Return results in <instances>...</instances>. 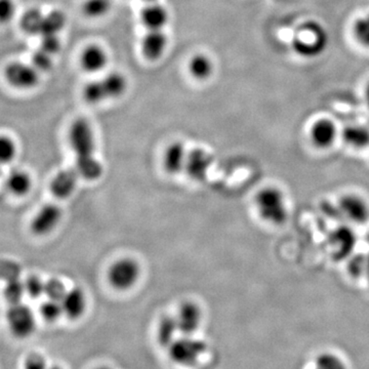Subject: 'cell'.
<instances>
[{
  "label": "cell",
  "mask_w": 369,
  "mask_h": 369,
  "mask_svg": "<svg viewBox=\"0 0 369 369\" xmlns=\"http://www.w3.org/2000/svg\"><path fill=\"white\" fill-rule=\"evenodd\" d=\"M69 142L76 156V169L79 176L88 181L101 178L103 167L95 158V133L88 120L78 118L69 129Z\"/></svg>",
  "instance_id": "6da1fadb"
},
{
  "label": "cell",
  "mask_w": 369,
  "mask_h": 369,
  "mask_svg": "<svg viewBox=\"0 0 369 369\" xmlns=\"http://www.w3.org/2000/svg\"><path fill=\"white\" fill-rule=\"evenodd\" d=\"M330 44L325 27L317 21L309 20L296 27L292 39V48L296 56L313 60L323 55Z\"/></svg>",
  "instance_id": "7a4b0ae2"
},
{
  "label": "cell",
  "mask_w": 369,
  "mask_h": 369,
  "mask_svg": "<svg viewBox=\"0 0 369 369\" xmlns=\"http://www.w3.org/2000/svg\"><path fill=\"white\" fill-rule=\"evenodd\" d=\"M258 215L269 224L282 226L287 222L288 209L285 195L277 187H266L256 196Z\"/></svg>",
  "instance_id": "3957f363"
},
{
  "label": "cell",
  "mask_w": 369,
  "mask_h": 369,
  "mask_svg": "<svg viewBox=\"0 0 369 369\" xmlns=\"http://www.w3.org/2000/svg\"><path fill=\"white\" fill-rule=\"evenodd\" d=\"M127 90V79L122 73L113 72L101 79L86 84L84 88V99L88 104H99L108 100L122 97Z\"/></svg>",
  "instance_id": "277c9868"
},
{
  "label": "cell",
  "mask_w": 369,
  "mask_h": 369,
  "mask_svg": "<svg viewBox=\"0 0 369 369\" xmlns=\"http://www.w3.org/2000/svg\"><path fill=\"white\" fill-rule=\"evenodd\" d=\"M6 323L10 332L19 339L30 337L36 326L33 312L22 302L10 304L6 312Z\"/></svg>",
  "instance_id": "5b68a950"
},
{
  "label": "cell",
  "mask_w": 369,
  "mask_h": 369,
  "mask_svg": "<svg viewBox=\"0 0 369 369\" xmlns=\"http://www.w3.org/2000/svg\"><path fill=\"white\" fill-rule=\"evenodd\" d=\"M169 356L173 361L184 366L196 363L201 355L207 350V345L199 339L186 336L176 339L169 347Z\"/></svg>",
  "instance_id": "8992f818"
},
{
  "label": "cell",
  "mask_w": 369,
  "mask_h": 369,
  "mask_svg": "<svg viewBox=\"0 0 369 369\" xmlns=\"http://www.w3.org/2000/svg\"><path fill=\"white\" fill-rule=\"evenodd\" d=\"M357 234L349 226L341 225L330 233L328 243L332 247V256L338 262L348 260L355 252Z\"/></svg>",
  "instance_id": "52a82bcc"
},
{
  "label": "cell",
  "mask_w": 369,
  "mask_h": 369,
  "mask_svg": "<svg viewBox=\"0 0 369 369\" xmlns=\"http://www.w3.org/2000/svg\"><path fill=\"white\" fill-rule=\"evenodd\" d=\"M108 276H109L110 283L116 290H129L139 280V265L131 258H122L112 265Z\"/></svg>",
  "instance_id": "ba28073f"
},
{
  "label": "cell",
  "mask_w": 369,
  "mask_h": 369,
  "mask_svg": "<svg viewBox=\"0 0 369 369\" xmlns=\"http://www.w3.org/2000/svg\"><path fill=\"white\" fill-rule=\"evenodd\" d=\"M339 215L354 225H364L369 220V205L366 199L357 194L343 195L338 205Z\"/></svg>",
  "instance_id": "9c48e42d"
},
{
  "label": "cell",
  "mask_w": 369,
  "mask_h": 369,
  "mask_svg": "<svg viewBox=\"0 0 369 369\" xmlns=\"http://www.w3.org/2000/svg\"><path fill=\"white\" fill-rule=\"evenodd\" d=\"M4 76L10 86L21 90H30L39 82V72L34 66L19 62L6 66Z\"/></svg>",
  "instance_id": "30bf717a"
},
{
  "label": "cell",
  "mask_w": 369,
  "mask_h": 369,
  "mask_svg": "<svg viewBox=\"0 0 369 369\" xmlns=\"http://www.w3.org/2000/svg\"><path fill=\"white\" fill-rule=\"evenodd\" d=\"M338 135V126L330 118H319L310 127V141L317 149H330L336 143Z\"/></svg>",
  "instance_id": "8fae6325"
},
{
  "label": "cell",
  "mask_w": 369,
  "mask_h": 369,
  "mask_svg": "<svg viewBox=\"0 0 369 369\" xmlns=\"http://www.w3.org/2000/svg\"><path fill=\"white\" fill-rule=\"evenodd\" d=\"M62 211L55 205H46L34 216L31 223L32 232L38 236H44L52 232L60 222Z\"/></svg>",
  "instance_id": "7c38bea8"
},
{
  "label": "cell",
  "mask_w": 369,
  "mask_h": 369,
  "mask_svg": "<svg viewBox=\"0 0 369 369\" xmlns=\"http://www.w3.org/2000/svg\"><path fill=\"white\" fill-rule=\"evenodd\" d=\"M176 318L179 332L184 336H190L200 326L202 314L200 308L194 303H184L180 308L179 313Z\"/></svg>",
  "instance_id": "4fadbf2b"
},
{
  "label": "cell",
  "mask_w": 369,
  "mask_h": 369,
  "mask_svg": "<svg viewBox=\"0 0 369 369\" xmlns=\"http://www.w3.org/2000/svg\"><path fill=\"white\" fill-rule=\"evenodd\" d=\"M211 162H213V158L207 151L202 149H194L187 156L184 169L191 179L200 181L207 176Z\"/></svg>",
  "instance_id": "5bb4252c"
},
{
  "label": "cell",
  "mask_w": 369,
  "mask_h": 369,
  "mask_svg": "<svg viewBox=\"0 0 369 369\" xmlns=\"http://www.w3.org/2000/svg\"><path fill=\"white\" fill-rule=\"evenodd\" d=\"M169 38L161 30H149L142 40V54L149 61H157L167 50Z\"/></svg>",
  "instance_id": "9a60e30c"
},
{
  "label": "cell",
  "mask_w": 369,
  "mask_h": 369,
  "mask_svg": "<svg viewBox=\"0 0 369 369\" xmlns=\"http://www.w3.org/2000/svg\"><path fill=\"white\" fill-rule=\"evenodd\" d=\"M78 177H79V173L77 169H69L60 171L50 184L53 194L57 198L60 199H66L71 196L77 184Z\"/></svg>",
  "instance_id": "2e32d148"
},
{
  "label": "cell",
  "mask_w": 369,
  "mask_h": 369,
  "mask_svg": "<svg viewBox=\"0 0 369 369\" xmlns=\"http://www.w3.org/2000/svg\"><path fill=\"white\" fill-rule=\"evenodd\" d=\"M108 64V55L103 48L91 44L84 48L80 56V65L84 71L90 73L102 71Z\"/></svg>",
  "instance_id": "e0dca14e"
},
{
  "label": "cell",
  "mask_w": 369,
  "mask_h": 369,
  "mask_svg": "<svg viewBox=\"0 0 369 369\" xmlns=\"http://www.w3.org/2000/svg\"><path fill=\"white\" fill-rule=\"evenodd\" d=\"M169 15L167 8L151 2L141 12V21L148 30H161L169 22Z\"/></svg>",
  "instance_id": "ac0fdd59"
},
{
  "label": "cell",
  "mask_w": 369,
  "mask_h": 369,
  "mask_svg": "<svg viewBox=\"0 0 369 369\" xmlns=\"http://www.w3.org/2000/svg\"><path fill=\"white\" fill-rule=\"evenodd\" d=\"M341 138L343 143L352 149L369 148V129L366 125H348L341 131Z\"/></svg>",
  "instance_id": "d6986e66"
},
{
  "label": "cell",
  "mask_w": 369,
  "mask_h": 369,
  "mask_svg": "<svg viewBox=\"0 0 369 369\" xmlns=\"http://www.w3.org/2000/svg\"><path fill=\"white\" fill-rule=\"evenodd\" d=\"M61 303L64 314L71 319H77L86 311V294L79 288L68 290Z\"/></svg>",
  "instance_id": "ffe728a7"
},
{
  "label": "cell",
  "mask_w": 369,
  "mask_h": 369,
  "mask_svg": "<svg viewBox=\"0 0 369 369\" xmlns=\"http://www.w3.org/2000/svg\"><path fill=\"white\" fill-rule=\"evenodd\" d=\"M187 156L188 154L183 144L180 142L171 144L165 151L164 160H163L165 171L173 175L183 171L186 165Z\"/></svg>",
  "instance_id": "44dd1931"
},
{
  "label": "cell",
  "mask_w": 369,
  "mask_h": 369,
  "mask_svg": "<svg viewBox=\"0 0 369 369\" xmlns=\"http://www.w3.org/2000/svg\"><path fill=\"white\" fill-rule=\"evenodd\" d=\"M6 188L16 196H24L30 191L32 181L30 176L24 171L16 169L8 175L6 179Z\"/></svg>",
  "instance_id": "7402d4cb"
},
{
  "label": "cell",
  "mask_w": 369,
  "mask_h": 369,
  "mask_svg": "<svg viewBox=\"0 0 369 369\" xmlns=\"http://www.w3.org/2000/svg\"><path fill=\"white\" fill-rule=\"evenodd\" d=\"M189 72L197 80H207L213 75V61L203 54L195 55L189 62Z\"/></svg>",
  "instance_id": "603a6c76"
},
{
  "label": "cell",
  "mask_w": 369,
  "mask_h": 369,
  "mask_svg": "<svg viewBox=\"0 0 369 369\" xmlns=\"http://www.w3.org/2000/svg\"><path fill=\"white\" fill-rule=\"evenodd\" d=\"M179 332L177 318L173 316H164L159 322L158 341L162 347L169 348L176 341V334Z\"/></svg>",
  "instance_id": "cb8c5ba5"
},
{
  "label": "cell",
  "mask_w": 369,
  "mask_h": 369,
  "mask_svg": "<svg viewBox=\"0 0 369 369\" xmlns=\"http://www.w3.org/2000/svg\"><path fill=\"white\" fill-rule=\"evenodd\" d=\"M44 15L37 8H31L23 15L21 28L30 35H40Z\"/></svg>",
  "instance_id": "d4e9b609"
},
{
  "label": "cell",
  "mask_w": 369,
  "mask_h": 369,
  "mask_svg": "<svg viewBox=\"0 0 369 369\" xmlns=\"http://www.w3.org/2000/svg\"><path fill=\"white\" fill-rule=\"evenodd\" d=\"M66 25V16L61 10H53L44 15L40 36L46 34H59Z\"/></svg>",
  "instance_id": "484cf974"
},
{
  "label": "cell",
  "mask_w": 369,
  "mask_h": 369,
  "mask_svg": "<svg viewBox=\"0 0 369 369\" xmlns=\"http://www.w3.org/2000/svg\"><path fill=\"white\" fill-rule=\"evenodd\" d=\"M352 33L358 44L369 48V12L354 21Z\"/></svg>",
  "instance_id": "4316f807"
},
{
  "label": "cell",
  "mask_w": 369,
  "mask_h": 369,
  "mask_svg": "<svg viewBox=\"0 0 369 369\" xmlns=\"http://www.w3.org/2000/svg\"><path fill=\"white\" fill-rule=\"evenodd\" d=\"M3 294L10 305L22 302L23 296L26 294L24 281H21L20 277L8 280Z\"/></svg>",
  "instance_id": "83f0119b"
},
{
  "label": "cell",
  "mask_w": 369,
  "mask_h": 369,
  "mask_svg": "<svg viewBox=\"0 0 369 369\" xmlns=\"http://www.w3.org/2000/svg\"><path fill=\"white\" fill-rule=\"evenodd\" d=\"M111 8L110 0H86L84 4V12L90 18H101Z\"/></svg>",
  "instance_id": "f1b7e54d"
},
{
  "label": "cell",
  "mask_w": 369,
  "mask_h": 369,
  "mask_svg": "<svg viewBox=\"0 0 369 369\" xmlns=\"http://www.w3.org/2000/svg\"><path fill=\"white\" fill-rule=\"evenodd\" d=\"M40 314L46 321H57L64 314L63 306L59 301L48 300L42 303L40 306Z\"/></svg>",
  "instance_id": "f546056e"
},
{
  "label": "cell",
  "mask_w": 369,
  "mask_h": 369,
  "mask_svg": "<svg viewBox=\"0 0 369 369\" xmlns=\"http://www.w3.org/2000/svg\"><path fill=\"white\" fill-rule=\"evenodd\" d=\"M16 154L17 146L12 138L0 135V165L6 164L14 160Z\"/></svg>",
  "instance_id": "4dcf8cb0"
},
{
  "label": "cell",
  "mask_w": 369,
  "mask_h": 369,
  "mask_svg": "<svg viewBox=\"0 0 369 369\" xmlns=\"http://www.w3.org/2000/svg\"><path fill=\"white\" fill-rule=\"evenodd\" d=\"M348 263V272L353 278H360L366 275V254H353Z\"/></svg>",
  "instance_id": "1f68e13d"
},
{
  "label": "cell",
  "mask_w": 369,
  "mask_h": 369,
  "mask_svg": "<svg viewBox=\"0 0 369 369\" xmlns=\"http://www.w3.org/2000/svg\"><path fill=\"white\" fill-rule=\"evenodd\" d=\"M68 290H66L65 285L61 280L53 278L46 282V290L44 294L50 300L59 301L62 302Z\"/></svg>",
  "instance_id": "d6a6232c"
},
{
  "label": "cell",
  "mask_w": 369,
  "mask_h": 369,
  "mask_svg": "<svg viewBox=\"0 0 369 369\" xmlns=\"http://www.w3.org/2000/svg\"><path fill=\"white\" fill-rule=\"evenodd\" d=\"M25 292L33 300L41 298L46 290V282L42 281L39 277L29 276L24 281Z\"/></svg>",
  "instance_id": "836d02e7"
},
{
  "label": "cell",
  "mask_w": 369,
  "mask_h": 369,
  "mask_svg": "<svg viewBox=\"0 0 369 369\" xmlns=\"http://www.w3.org/2000/svg\"><path fill=\"white\" fill-rule=\"evenodd\" d=\"M32 65L38 72L48 71L53 67L52 55L39 48L32 56Z\"/></svg>",
  "instance_id": "e575fe53"
},
{
  "label": "cell",
  "mask_w": 369,
  "mask_h": 369,
  "mask_svg": "<svg viewBox=\"0 0 369 369\" xmlns=\"http://www.w3.org/2000/svg\"><path fill=\"white\" fill-rule=\"evenodd\" d=\"M316 368H341L345 366L341 358L332 353L320 354L315 359Z\"/></svg>",
  "instance_id": "d590c367"
},
{
  "label": "cell",
  "mask_w": 369,
  "mask_h": 369,
  "mask_svg": "<svg viewBox=\"0 0 369 369\" xmlns=\"http://www.w3.org/2000/svg\"><path fill=\"white\" fill-rule=\"evenodd\" d=\"M61 46V40L58 37V34H46V35L41 36L40 48L52 56L60 52Z\"/></svg>",
  "instance_id": "8d00e7d4"
},
{
  "label": "cell",
  "mask_w": 369,
  "mask_h": 369,
  "mask_svg": "<svg viewBox=\"0 0 369 369\" xmlns=\"http://www.w3.org/2000/svg\"><path fill=\"white\" fill-rule=\"evenodd\" d=\"M16 12L14 0H0V24L12 21Z\"/></svg>",
  "instance_id": "74e56055"
},
{
  "label": "cell",
  "mask_w": 369,
  "mask_h": 369,
  "mask_svg": "<svg viewBox=\"0 0 369 369\" xmlns=\"http://www.w3.org/2000/svg\"><path fill=\"white\" fill-rule=\"evenodd\" d=\"M20 268L14 262H0V278L6 281L20 277Z\"/></svg>",
  "instance_id": "f35d334b"
},
{
  "label": "cell",
  "mask_w": 369,
  "mask_h": 369,
  "mask_svg": "<svg viewBox=\"0 0 369 369\" xmlns=\"http://www.w3.org/2000/svg\"><path fill=\"white\" fill-rule=\"evenodd\" d=\"M25 368L29 369L44 368H46V360H44L41 356L34 354V355L29 356V357L27 358Z\"/></svg>",
  "instance_id": "ab89813d"
},
{
  "label": "cell",
  "mask_w": 369,
  "mask_h": 369,
  "mask_svg": "<svg viewBox=\"0 0 369 369\" xmlns=\"http://www.w3.org/2000/svg\"><path fill=\"white\" fill-rule=\"evenodd\" d=\"M364 100H366V106L369 109V80L366 84V88H364Z\"/></svg>",
  "instance_id": "60d3db41"
},
{
  "label": "cell",
  "mask_w": 369,
  "mask_h": 369,
  "mask_svg": "<svg viewBox=\"0 0 369 369\" xmlns=\"http://www.w3.org/2000/svg\"><path fill=\"white\" fill-rule=\"evenodd\" d=\"M364 276L368 279L369 285V252L368 254H366V275H364Z\"/></svg>",
  "instance_id": "b9f144b4"
},
{
  "label": "cell",
  "mask_w": 369,
  "mask_h": 369,
  "mask_svg": "<svg viewBox=\"0 0 369 369\" xmlns=\"http://www.w3.org/2000/svg\"><path fill=\"white\" fill-rule=\"evenodd\" d=\"M142 1L148 2V3H151V2H155L156 0H142Z\"/></svg>",
  "instance_id": "7bdbcfd3"
},
{
  "label": "cell",
  "mask_w": 369,
  "mask_h": 369,
  "mask_svg": "<svg viewBox=\"0 0 369 369\" xmlns=\"http://www.w3.org/2000/svg\"><path fill=\"white\" fill-rule=\"evenodd\" d=\"M366 241H368V243L369 245V231H368V234H366Z\"/></svg>",
  "instance_id": "ee69618b"
}]
</instances>
